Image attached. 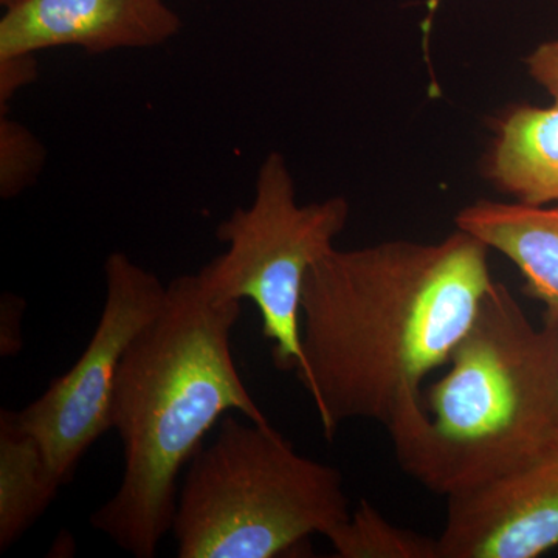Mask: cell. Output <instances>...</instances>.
Returning a JSON list of instances; mask_svg holds the SVG:
<instances>
[{
  "instance_id": "6da1fadb",
  "label": "cell",
  "mask_w": 558,
  "mask_h": 558,
  "mask_svg": "<svg viewBox=\"0 0 558 558\" xmlns=\"http://www.w3.org/2000/svg\"><path fill=\"white\" fill-rule=\"evenodd\" d=\"M488 252L457 229L438 242L333 248L312 267L296 374L326 439L355 418L388 428L421 403L494 288Z\"/></svg>"
},
{
  "instance_id": "7a4b0ae2",
  "label": "cell",
  "mask_w": 558,
  "mask_h": 558,
  "mask_svg": "<svg viewBox=\"0 0 558 558\" xmlns=\"http://www.w3.org/2000/svg\"><path fill=\"white\" fill-rule=\"evenodd\" d=\"M241 312V301L216 299L199 274L182 275L121 360L112 421L124 475L90 523L134 557L157 556L174 523L180 470L220 417L238 411L253 424H270L231 354Z\"/></svg>"
},
{
  "instance_id": "3957f363",
  "label": "cell",
  "mask_w": 558,
  "mask_h": 558,
  "mask_svg": "<svg viewBox=\"0 0 558 558\" xmlns=\"http://www.w3.org/2000/svg\"><path fill=\"white\" fill-rule=\"evenodd\" d=\"M449 369L387 432L400 468L449 498L508 475L558 440V317L531 322L495 282Z\"/></svg>"
},
{
  "instance_id": "277c9868",
  "label": "cell",
  "mask_w": 558,
  "mask_h": 558,
  "mask_svg": "<svg viewBox=\"0 0 558 558\" xmlns=\"http://www.w3.org/2000/svg\"><path fill=\"white\" fill-rule=\"evenodd\" d=\"M349 513L339 470L301 457L270 424L226 414L189 462L172 532L179 558H274Z\"/></svg>"
},
{
  "instance_id": "5b68a950",
  "label": "cell",
  "mask_w": 558,
  "mask_h": 558,
  "mask_svg": "<svg viewBox=\"0 0 558 558\" xmlns=\"http://www.w3.org/2000/svg\"><path fill=\"white\" fill-rule=\"evenodd\" d=\"M349 213L343 196L300 205L288 161L281 153H270L260 165L252 204L234 209L216 229L227 250L202 267L201 278L218 300L256 304L279 371L303 365L304 281L312 267L336 248Z\"/></svg>"
},
{
  "instance_id": "8992f818",
  "label": "cell",
  "mask_w": 558,
  "mask_h": 558,
  "mask_svg": "<svg viewBox=\"0 0 558 558\" xmlns=\"http://www.w3.org/2000/svg\"><path fill=\"white\" fill-rule=\"evenodd\" d=\"M105 278L100 323L78 362L16 413L22 427L38 439L62 486L73 478L87 450L113 428V389L121 360L167 296L156 275L121 252L106 259Z\"/></svg>"
},
{
  "instance_id": "52a82bcc",
  "label": "cell",
  "mask_w": 558,
  "mask_h": 558,
  "mask_svg": "<svg viewBox=\"0 0 558 558\" xmlns=\"http://www.w3.org/2000/svg\"><path fill=\"white\" fill-rule=\"evenodd\" d=\"M439 558H537L558 546V440L534 461L447 498Z\"/></svg>"
},
{
  "instance_id": "ba28073f",
  "label": "cell",
  "mask_w": 558,
  "mask_h": 558,
  "mask_svg": "<svg viewBox=\"0 0 558 558\" xmlns=\"http://www.w3.org/2000/svg\"><path fill=\"white\" fill-rule=\"evenodd\" d=\"M180 31L182 20L165 0H21L0 20V60L60 47L89 54L149 49Z\"/></svg>"
},
{
  "instance_id": "9c48e42d",
  "label": "cell",
  "mask_w": 558,
  "mask_h": 558,
  "mask_svg": "<svg viewBox=\"0 0 558 558\" xmlns=\"http://www.w3.org/2000/svg\"><path fill=\"white\" fill-rule=\"evenodd\" d=\"M454 226L506 256L524 292L558 317V205L480 199L458 213Z\"/></svg>"
},
{
  "instance_id": "30bf717a",
  "label": "cell",
  "mask_w": 558,
  "mask_h": 558,
  "mask_svg": "<svg viewBox=\"0 0 558 558\" xmlns=\"http://www.w3.org/2000/svg\"><path fill=\"white\" fill-rule=\"evenodd\" d=\"M483 175L513 202L558 205V102L506 110L495 124Z\"/></svg>"
},
{
  "instance_id": "8fae6325",
  "label": "cell",
  "mask_w": 558,
  "mask_h": 558,
  "mask_svg": "<svg viewBox=\"0 0 558 558\" xmlns=\"http://www.w3.org/2000/svg\"><path fill=\"white\" fill-rule=\"evenodd\" d=\"M62 483L43 447L17 421L0 413V550L5 553L57 498Z\"/></svg>"
},
{
  "instance_id": "7c38bea8",
  "label": "cell",
  "mask_w": 558,
  "mask_h": 558,
  "mask_svg": "<svg viewBox=\"0 0 558 558\" xmlns=\"http://www.w3.org/2000/svg\"><path fill=\"white\" fill-rule=\"evenodd\" d=\"M326 538L340 558H439L438 538L396 526L368 501Z\"/></svg>"
},
{
  "instance_id": "4fadbf2b",
  "label": "cell",
  "mask_w": 558,
  "mask_h": 558,
  "mask_svg": "<svg viewBox=\"0 0 558 558\" xmlns=\"http://www.w3.org/2000/svg\"><path fill=\"white\" fill-rule=\"evenodd\" d=\"M46 163V149L31 130L0 116V194L16 197L39 178Z\"/></svg>"
},
{
  "instance_id": "5bb4252c",
  "label": "cell",
  "mask_w": 558,
  "mask_h": 558,
  "mask_svg": "<svg viewBox=\"0 0 558 558\" xmlns=\"http://www.w3.org/2000/svg\"><path fill=\"white\" fill-rule=\"evenodd\" d=\"M529 76L558 102V38L545 40L524 58Z\"/></svg>"
},
{
  "instance_id": "9a60e30c",
  "label": "cell",
  "mask_w": 558,
  "mask_h": 558,
  "mask_svg": "<svg viewBox=\"0 0 558 558\" xmlns=\"http://www.w3.org/2000/svg\"><path fill=\"white\" fill-rule=\"evenodd\" d=\"M36 57L0 60V102L5 106L25 84L36 78Z\"/></svg>"
},
{
  "instance_id": "2e32d148",
  "label": "cell",
  "mask_w": 558,
  "mask_h": 558,
  "mask_svg": "<svg viewBox=\"0 0 558 558\" xmlns=\"http://www.w3.org/2000/svg\"><path fill=\"white\" fill-rule=\"evenodd\" d=\"M21 2V0H0V3H2V7H5V9H10V7H13L14 3Z\"/></svg>"
}]
</instances>
